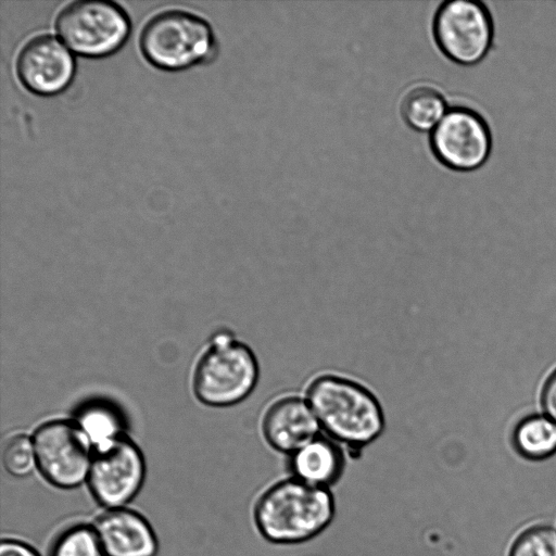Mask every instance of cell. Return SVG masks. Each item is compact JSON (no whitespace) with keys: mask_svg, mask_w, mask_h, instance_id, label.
<instances>
[{"mask_svg":"<svg viewBox=\"0 0 556 556\" xmlns=\"http://www.w3.org/2000/svg\"><path fill=\"white\" fill-rule=\"evenodd\" d=\"M324 434L352 451L376 441L386 427L377 395L364 383L338 372L314 376L303 394Z\"/></svg>","mask_w":556,"mask_h":556,"instance_id":"obj_1","label":"cell"},{"mask_svg":"<svg viewBox=\"0 0 556 556\" xmlns=\"http://www.w3.org/2000/svg\"><path fill=\"white\" fill-rule=\"evenodd\" d=\"M334 500L328 488L296 478L278 481L254 506L260 533L278 544L301 543L318 535L332 521Z\"/></svg>","mask_w":556,"mask_h":556,"instance_id":"obj_2","label":"cell"},{"mask_svg":"<svg viewBox=\"0 0 556 556\" xmlns=\"http://www.w3.org/2000/svg\"><path fill=\"white\" fill-rule=\"evenodd\" d=\"M258 379L260 364L253 350L232 333L222 331L199 358L192 387L201 403L225 407L245 400Z\"/></svg>","mask_w":556,"mask_h":556,"instance_id":"obj_3","label":"cell"},{"mask_svg":"<svg viewBox=\"0 0 556 556\" xmlns=\"http://www.w3.org/2000/svg\"><path fill=\"white\" fill-rule=\"evenodd\" d=\"M139 47L152 65L179 71L214 54L215 41L205 20L189 11L174 9L148 20L140 33Z\"/></svg>","mask_w":556,"mask_h":556,"instance_id":"obj_4","label":"cell"},{"mask_svg":"<svg viewBox=\"0 0 556 556\" xmlns=\"http://www.w3.org/2000/svg\"><path fill=\"white\" fill-rule=\"evenodd\" d=\"M55 30L74 52L99 58L113 53L125 42L129 20L115 2L76 0L59 11Z\"/></svg>","mask_w":556,"mask_h":556,"instance_id":"obj_5","label":"cell"},{"mask_svg":"<svg viewBox=\"0 0 556 556\" xmlns=\"http://www.w3.org/2000/svg\"><path fill=\"white\" fill-rule=\"evenodd\" d=\"M36 466L52 485L74 489L87 480L93 447L79 424L50 420L33 435Z\"/></svg>","mask_w":556,"mask_h":556,"instance_id":"obj_6","label":"cell"},{"mask_svg":"<svg viewBox=\"0 0 556 556\" xmlns=\"http://www.w3.org/2000/svg\"><path fill=\"white\" fill-rule=\"evenodd\" d=\"M146 463L140 448L119 434L93 450L87 484L93 498L103 507H125L141 490Z\"/></svg>","mask_w":556,"mask_h":556,"instance_id":"obj_7","label":"cell"},{"mask_svg":"<svg viewBox=\"0 0 556 556\" xmlns=\"http://www.w3.org/2000/svg\"><path fill=\"white\" fill-rule=\"evenodd\" d=\"M433 35L438 47L451 61L473 65L492 46L493 23L482 2L448 0L435 13Z\"/></svg>","mask_w":556,"mask_h":556,"instance_id":"obj_8","label":"cell"},{"mask_svg":"<svg viewBox=\"0 0 556 556\" xmlns=\"http://www.w3.org/2000/svg\"><path fill=\"white\" fill-rule=\"evenodd\" d=\"M430 147L444 166L469 172L485 163L492 138L488 124L477 112L455 106L447 110L431 131Z\"/></svg>","mask_w":556,"mask_h":556,"instance_id":"obj_9","label":"cell"},{"mask_svg":"<svg viewBox=\"0 0 556 556\" xmlns=\"http://www.w3.org/2000/svg\"><path fill=\"white\" fill-rule=\"evenodd\" d=\"M74 71L71 52L49 34L31 37L17 53L18 79L37 94L51 96L64 90L72 81Z\"/></svg>","mask_w":556,"mask_h":556,"instance_id":"obj_10","label":"cell"},{"mask_svg":"<svg viewBox=\"0 0 556 556\" xmlns=\"http://www.w3.org/2000/svg\"><path fill=\"white\" fill-rule=\"evenodd\" d=\"M261 431L271 448L287 455L321 433L305 396L294 393L270 401L261 418Z\"/></svg>","mask_w":556,"mask_h":556,"instance_id":"obj_11","label":"cell"},{"mask_svg":"<svg viewBox=\"0 0 556 556\" xmlns=\"http://www.w3.org/2000/svg\"><path fill=\"white\" fill-rule=\"evenodd\" d=\"M105 556H155L156 534L150 522L128 507L106 508L92 523Z\"/></svg>","mask_w":556,"mask_h":556,"instance_id":"obj_12","label":"cell"},{"mask_svg":"<svg viewBox=\"0 0 556 556\" xmlns=\"http://www.w3.org/2000/svg\"><path fill=\"white\" fill-rule=\"evenodd\" d=\"M345 467L343 446L323 432L288 455L293 478L315 486L329 488Z\"/></svg>","mask_w":556,"mask_h":556,"instance_id":"obj_13","label":"cell"},{"mask_svg":"<svg viewBox=\"0 0 556 556\" xmlns=\"http://www.w3.org/2000/svg\"><path fill=\"white\" fill-rule=\"evenodd\" d=\"M508 442L514 452L530 462H543L556 455V421L540 412L519 418Z\"/></svg>","mask_w":556,"mask_h":556,"instance_id":"obj_14","label":"cell"},{"mask_svg":"<svg viewBox=\"0 0 556 556\" xmlns=\"http://www.w3.org/2000/svg\"><path fill=\"white\" fill-rule=\"evenodd\" d=\"M447 110L444 97L437 89L427 86L409 90L401 105L405 123L420 132H431Z\"/></svg>","mask_w":556,"mask_h":556,"instance_id":"obj_15","label":"cell"},{"mask_svg":"<svg viewBox=\"0 0 556 556\" xmlns=\"http://www.w3.org/2000/svg\"><path fill=\"white\" fill-rule=\"evenodd\" d=\"M49 556H105L92 525L74 523L56 534Z\"/></svg>","mask_w":556,"mask_h":556,"instance_id":"obj_16","label":"cell"},{"mask_svg":"<svg viewBox=\"0 0 556 556\" xmlns=\"http://www.w3.org/2000/svg\"><path fill=\"white\" fill-rule=\"evenodd\" d=\"M509 556H556V522L528 527L513 543Z\"/></svg>","mask_w":556,"mask_h":556,"instance_id":"obj_17","label":"cell"},{"mask_svg":"<svg viewBox=\"0 0 556 556\" xmlns=\"http://www.w3.org/2000/svg\"><path fill=\"white\" fill-rule=\"evenodd\" d=\"M78 424L90 439L93 450L122 434L118 418L112 409L103 405L86 408L81 413Z\"/></svg>","mask_w":556,"mask_h":556,"instance_id":"obj_18","label":"cell"},{"mask_svg":"<svg viewBox=\"0 0 556 556\" xmlns=\"http://www.w3.org/2000/svg\"><path fill=\"white\" fill-rule=\"evenodd\" d=\"M2 464L11 476L30 475L37 468L33 440L23 433L12 435L3 446Z\"/></svg>","mask_w":556,"mask_h":556,"instance_id":"obj_19","label":"cell"},{"mask_svg":"<svg viewBox=\"0 0 556 556\" xmlns=\"http://www.w3.org/2000/svg\"><path fill=\"white\" fill-rule=\"evenodd\" d=\"M541 412L556 421V365L545 375L539 391Z\"/></svg>","mask_w":556,"mask_h":556,"instance_id":"obj_20","label":"cell"},{"mask_svg":"<svg viewBox=\"0 0 556 556\" xmlns=\"http://www.w3.org/2000/svg\"><path fill=\"white\" fill-rule=\"evenodd\" d=\"M0 556H40V554L23 541L3 539L0 544Z\"/></svg>","mask_w":556,"mask_h":556,"instance_id":"obj_21","label":"cell"}]
</instances>
